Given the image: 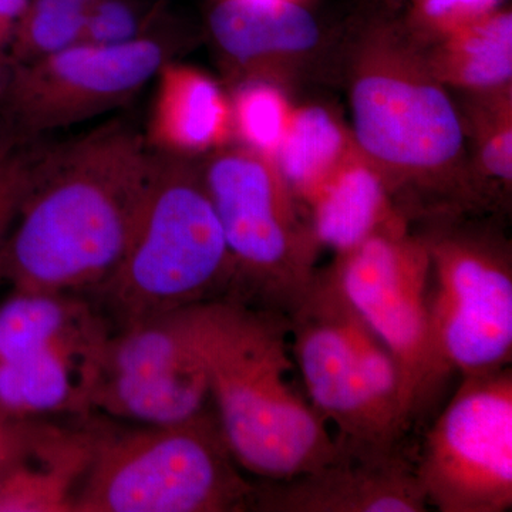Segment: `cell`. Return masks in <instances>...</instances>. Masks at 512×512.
<instances>
[{
  "mask_svg": "<svg viewBox=\"0 0 512 512\" xmlns=\"http://www.w3.org/2000/svg\"><path fill=\"white\" fill-rule=\"evenodd\" d=\"M154 153L126 121L40 151L28 195L0 252L16 293L92 292L126 254Z\"/></svg>",
  "mask_w": 512,
  "mask_h": 512,
  "instance_id": "1",
  "label": "cell"
},
{
  "mask_svg": "<svg viewBox=\"0 0 512 512\" xmlns=\"http://www.w3.org/2000/svg\"><path fill=\"white\" fill-rule=\"evenodd\" d=\"M187 319L239 467L259 480H284L335 456V433L293 383L298 370L284 313L224 296L190 306Z\"/></svg>",
  "mask_w": 512,
  "mask_h": 512,
  "instance_id": "2",
  "label": "cell"
},
{
  "mask_svg": "<svg viewBox=\"0 0 512 512\" xmlns=\"http://www.w3.org/2000/svg\"><path fill=\"white\" fill-rule=\"evenodd\" d=\"M350 87L352 136L409 220L464 214L484 197L464 171V128L446 87L392 26L367 36Z\"/></svg>",
  "mask_w": 512,
  "mask_h": 512,
  "instance_id": "3",
  "label": "cell"
},
{
  "mask_svg": "<svg viewBox=\"0 0 512 512\" xmlns=\"http://www.w3.org/2000/svg\"><path fill=\"white\" fill-rule=\"evenodd\" d=\"M235 265L201 170L154 153L126 254L92 295L117 330L231 295Z\"/></svg>",
  "mask_w": 512,
  "mask_h": 512,
  "instance_id": "4",
  "label": "cell"
},
{
  "mask_svg": "<svg viewBox=\"0 0 512 512\" xmlns=\"http://www.w3.org/2000/svg\"><path fill=\"white\" fill-rule=\"evenodd\" d=\"M303 390L336 440L406 443L412 430L396 360L346 298L332 266L318 269L285 313Z\"/></svg>",
  "mask_w": 512,
  "mask_h": 512,
  "instance_id": "5",
  "label": "cell"
},
{
  "mask_svg": "<svg viewBox=\"0 0 512 512\" xmlns=\"http://www.w3.org/2000/svg\"><path fill=\"white\" fill-rule=\"evenodd\" d=\"M217 414L148 426L94 453L73 510L234 512L251 508L255 484L238 471Z\"/></svg>",
  "mask_w": 512,
  "mask_h": 512,
  "instance_id": "6",
  "label": "cell"
},
{
  "mask_svg": "<svg viewBox=\"0 0 512 512\" xmlns=\"http://www.w3.org/2000/svg\"><path fill=\"white\" fill-rule=\"evenodd\" d=\"M235 265L231 296L285 313L318 272L305 210L269 158L220 148L201 170Z\"/></svg>",
  "mask_w": 512,
  "mask_h": 512,
  "instance_id": "7",
  "label": "cell"
},
{
  "mask_svg": "<svg viewBox=\"0 0 512 512\" xmlns=\"http://www.w3.org/2000/svg\"><path fill=\"white\" fill-rule=\"evenodd\" d=\"M464 214L427 218L434 343L447 375L511 366L512 258L494 228L464 224Z\"/></svg>",
  "mask_w": 512,
  "mask_h": 512,
  "instance_id": "8",
  "label": "cell"
},
{
  "mask_svg": "<svg viewBox=\"0 0 512 512\" xmlns=\"http://www.w3.org/2000/svg\"><path fill=\"white\" fill-rule=\"evenodd\" d=\"M340 288L392 353L410 427L424 420L448 379L430 309V255L423 235L400 222L380 229L332 265Z\"/></svg>",
  "mask_w": 512,
  "mask_h": 512,
  "instance_id": "9",
  "label": "cell"
},
{
  "mask_svg": "<svg viewBox=\"0 0 512 512\" xmlns=\"http://www.w3.org/2000/svg\"><path fill=\"white\" fill-rule=\"evenodd\" d=\"M461 377L414 457L427 504L440 512L511 511V366Z\"/></svg>",
  "mask_w": 512,
  "mask_h": 512,
  "instance_id": "10",
  "label": "cell"
},
{
  "mask_svg": "<svg viewBox=\"0 0 512 512\" xmlns=\"http://www.w3.org/2000/svg\"><path fill=\"white\" fill-rule=\"evenodd\" d=\"M173 49L167 37L148 33L123 45L77 43L35 62L10 63L0 94L6 130L30 141L126 106Z\"/></svg>",
  "mask_w": 512,
  "mask_h": 512,
  "instance_id": "11",
  "label": "cell"
},
{
  "mask_svg": "<svg viewBox=\"0 0 512 512\" xmlns=\"http://www.w3.org/2000/svg\"><path fill=\"white\" fill-rule=\"evenodd\" d=\"M207 375L192 345L187 308L109 336L89 404L147 426L178 423L207 409Z\"/></svg>",
  "mask_w": 512,
  "mask_h": 512,
  "instance_id": "12",
  "label": "cell"
},
{
  "mask_svg": "<svg viewBox=\"0 0 512 512\" xmlns=\"http://www.w3.org/2000/svg\"><path fill=\"white\" fill-rule=\"evenodd\" d=\"M406 443L365 446L338 440L335 456L308 473L255 485L251 510L424 512L429 510Z\"/></svg>",
  "mask_w": 512,
  "mask_h": 512,
  "instance_id": "13",
  "label": "cell"
},
{
  "mask_svg": "<svg viewBox=\"0 0 512 512\" xmlns=\"http://www.w3.org/2000/svg\"><path fill=\"white\" fill-rule=\"evenodd\" d=\"M208 28L229 62L252 77L278 60L311 52L322 39L318 19L302 0H215Z\"/></svg>",
  "mask_w": 512,
  "mask_h": 512,
  "instance_id": "14",
  "label": "cell"
},
{
  "mask_svg": "<svg viewBox=\"0 0 512 512\" xmlns=\"http://www.w3.org/2000/svg\"><path fill=\"white\" fill-rule=\"evenodd\" d=\"M157 76L150 146L184 158L227 146L234 136L231 100L220 84L201 70L171 60Z\"/></svg>",
  "mask_w": 512,
  "mask_h": 512,
  "instance_id": "15",
  "label": "cell"
},
{
  "mask_svg": "<svg viewBox=\"0 0 512 512\" xmlns=\"http://www.w3.org/2000/svg\"><path fill=\"white\" fill-rule=\"evenodd\" d=\"M319 247L346 254L380 229L410 222L379 170L356 150L306 202Z\"/></svg>",
  "mask_w": 512,
  "mask_h": 512,
  "instance_id": "16",
  "label": "cell"
},
{
  "mask_svg": "<svg viewBox=\"0 0 512 512\" xmlns=\"http://www.w3.org/2000/svg\"><path fill=\"white\" fill-rule=\"evenodd\" d=\"M424 59L444 86L483 94L510 89L511 10L498 9L473 25L441 37Z\"/></svg>",
  "mask_w": 512,
  "mask_h": 512,
  "instance_id": "17",
  "label": "cell"
},
{
  "mask_svg": "<svg viewBox=\"0 0 512 512\" xmlns=\"http://www.w3.org/2000/svg\"><path fill=\"white\" fill-rule=\"evenodd\" d=\"M72 295L16 293L0 306V363L39 350L103 338L104 323Z\"/></svg>",
  "mask_w": 512,
  "mask_h": 512,
  "instance_id": "18",
  "label": "cell"
},
{
  "mask_svg": "<svg viewBox=\"0 0 512 512\" xmlns=\"http://www.w3.org/2000/svg\"><path fill=\"white\" fill-rule=\"evenodd\" d=\"M356 150L352 133L338 117L325 107L303 106L292 110L271 161L305 210L306 202Z\"/></svg>",
  "mask_w": 512,
  "mask_h": 512,
  "instance_id": "19",
  "label": "cell"
},
{
  "mask_svg": "<svg viewBox=\"0 0 512 512\" xmlns=\"http://www.w3.org/2000/svg\"><path fill=\"white\" fill-rule=\"evenodd\" d=\"M93 0H28L9 46V62H35L83 42Z\"/></svg>",
  "mask_w": 512,
  "mask_h": 512,
  "instance_id": "20",
  "label": "cell"
},
{
  "mask_svg": "<svg viewBox=\"0 0 512 512\" xmlns=\"http://www.w3.org/2000/svg\"><path fill=\"white\" fill-rule=\"evenodd\" d=\"M231 100L232 134L249 150L269 160L275 156L288 128L293 107L275 84L251 79Z\"/></svg>",
  "mask_w": 512,
  "mask_h": 512,
  "instance_id": "21",
  "label": "cell"
},
{
  "mask_svg": "<svg viewBox=\"0 0 512 512\" xmlns=\"http://www.w3.org/2000/svg\"><path fill=\"white\" fill-rule=\"evenodd\" d=\"M478 163L485 177L511 187L512 103L511 90L491 93L476 119Z\"/></svg>",
  "mask_w": 512,
  "mask_h": 512,
  "instance_id": "22",
  "label": "cell"
},
{
  "mask_svg": "<svg viewBox=\"0 0 512 512\" xmlns=\"http://www.w3.org/2000/svg\"><path fill=\"white\" fill-rule=\"evenodd\" d=\"M158 6L140 0H93L87 10L83 42L123 45L151 33Z\"/></svg>",
  "mask_w": 512,
  "mask_h": 512,
  "instance_id": "23",
  "label": "cell"
},
{
  "mask_svg": "<svg viewBox=\"0 0 512 512\" xmlns=\"http://www.w3.org/2000/svg\"><path fill=\"white\" fill-rule=\"evenodd\" d=\"M28 143L8 130L0 133V252L28 195L42 151Z\"/></svg>",
  "mask_w": 512,
  "mask_h": 512,
  "instance_id": "24",
  "label": "cell"
},
{
  "mask_svg": "<svg viewBox=\"0 0 512 512\" xmlns=\"http://www.w3.org/2000/svg\"><path fill=\"white\" fill-rule=\"evenodd\" d=\"M504 0H410L409 28L436 40L487 18L503 8Z\"/></svg>",
  "mask_w": 512,
  "mask_h": 512,
  "instance_id": "25",
  "label": "cell"
},
{
  "mask_svg": "<svg viewBox=\"0 0 512 512\" xmlns=\"http://www.w3.org/2000/svg\"><path fill=\"white\" fill-rule=\"evenodd\" d=\"M28 0H0V56L8 52Z\"/></svg>",
  "mask_w": 512,
  "mask_h": 512,
  "instance_id": "26",
  "label": "cell"
},
{
  "mask_svg": "<svg viewBox=\"0 0 512 512\" xmlns=\"http://www.w3.org/2000/svg\"><path fill=\"white\" fill-rule=\"evenodd\" d=\"M10 70V62L5 57L0 56V94H2L3 87H5L6 80H8Z\"/></svg>",
  "mask_w": 512,
  "mask_h": 512,
  "instance_id": "27",
  "label": "cell"
},
{
  "mask_svg": "<svg viewBox=\"0 0 512 512\" xmlns=\"http://www.w3.org/2000/svg\"><path fill=\"white\" fill-rule=\"evenodd\" d=\"M393 3L410 2V0H392Z\"/></svg>",
  "mask_w": 512,
  "mask_h": 512,
  "instance_id": "28",
  "label": "cell"
}]
</instances>
